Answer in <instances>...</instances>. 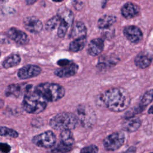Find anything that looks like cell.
<instances>
[{
	"label": "cell",
	"instance_id": "6da1fadb",
	"mask_svg": "<svg viewBox=\"0 0 153 153\" xmlns=\"http://www.w3.org/2000/svg\"><path fill=\"white\" fill-rule=\"evenodd\" d=\"M101 99L108 109L116 112L126 109L131 101L129 93L122 87L111 88L106 90L102 94Z\"/></svg>",
	"mask_w": 153,
	"mask_h": 153
},
{
	"label": "cell",
	"instance_id": "7a4b0ae2",
	"mask_svg": "<svg viewBox=\"0 0 153 153\" xmlns=\"http://www.w3.org/2000/svg\"><path fill=\"white\" fill-rule=\"evenodd\" d=\"M47 100L35 89H32V85H28L24 94L22 107L25 111L30 114H39L46 108Z\"/></svg>",
	"mask_w": 153,
	"mask_h": 153
},
{
	"label": "cell",
	"instance_id": "3957f363",
	"mask_svg": "<svg viewBox=\"0 0 153 153\" xmlns=\"http://www.w3.org/2000/svg\"><path fill=\"white\" fill-rule=\"evenodd\" d=\"M35 89L47 102L57 101L62 99L65 94V90L63 87L56 83H41L38 85Z\"/></svg>",
	"mask_w": 153,
	"mask_h": 153
},
{
	"label": "cell",
	"instance_id": "277c9868",
	"mask_svg": "<svg viewBox=\"0 0 153 153\" xmlns=\"http://www.w3.org/2000/svg\"><path fill=\"white\" fill-rule=\"evenodd\" d=\"M78 123L76 115L71 112H61L53 117L50 121V126L55 130H72Z\"/></svg>",
	"mask_w": 153,
	"mask_h": 153
},
{
	"label": "cell",
	"instance_id": "5b68a950",
	"mask_svg": "<svg viewBox=\"0 0 153 153\" xmlns=\"http://www.w3.org/2000/svg\"><path fill=\"white\" fill-rule=\"evenodd\" d=\"M76 116L85 128L92 127L96 122V114L93 108L88 105H79L76 108Z\"/></svg>",
	"mask_w": 153,
	"mask_h": 153
},
{
	"label": "cell",
	"instance_id": "8992f818",
	"mask_svg": "<svg viewBox=\"0 0 153 153\" xmlns=\"http://www.w3.org/2000/svg\"><path fill=\"white\" fill-rule=\"evenodd\" d=\"M57 15L60 17V22L57 29V35L60 38H63L68 29L72 25L74 16L72 11L66 7L59 9Z\"/></svg>",
	"mask_w": 153,
	"mask_h": 153
},
{
	"label": "cell",
	"instance_id": "52a82bcc",
	"mask_svg": "<svg viewBox=\"0 0 153 153\" xmlns=\"http://www.w3.org/2000/svg\"><path fill=\"white\" fill-rule=\"evenodd\" d=\"M124 141V134L121 131H117L106 137L103 144L105 149L108 151H115L122 146Z\"/></svg>",
	"mask_w": 153,
	"mask_h": 153
},
{
	"label": "cell",
	"instance_id": "ba28073f",
	"mask_svg": "<svg viewBox=\"0 0 153 153\" xmlns=\"http://www.w3.org/2000/svg\"><path fill=\"white\" fill-rule=\"evenodd\" d=\"M32 141L37 146L48 148L54 145L56 137L53 131L48 130L33 136Z\"/></svg>",
	"mask_w": 153,
	"mask_h": 153
},
{
	"label": "cell",
	"instance_id": "9c48e42d",
	"mask_svg": "<svg viewBox=\"0 0 153 153\" xmlns=\"http://www.w3.org/2000/svg\"><path fill=\"white\" fill-rule=\"evenodd\" d=\"M123 33L127 39L132 43L139 42L143 37L141 30L134 25L126 26L123 29Z\"/></svg>",
	"mask_w": 153,
	"mask_h": 153
},
{
	"label": "cell",
	"instance_id": "30bf717a",
	"mask_svg": "<svg viewBox=\"0 0 153 153\" xmlns=\"http://www.w3.org/2000/svg\"><path fill=\"white\" fill-rule=\"evenodd\" d=\"M41 72L40 67L34 65H27L21 68L17 73L20 79H26L38 76Z\"/></svg>",
	"mask_w": 153,
	"mask_h": 153
},
{
	"label": "cell",
	"instance_id": "8fae6325",
	"mask_svg": "<svg viewBox=\"0 0 153 153\" xmlns=\"http://www.w3.org/2000/svg\"><path fill=\"white\" fill-rule=\"evenodd\" d=\"M23 25L27 30L34 33L40 32L43 27L41 21L35 16H28L25 18Z\"/></svg>",
	"mask_w": 153,
	"mask_h": 153
},
{
	"label": "cell",
	"instance_id": "7c38bea8",
	"mask_svg": "<svg viewBox=\"0 0 153 153\" xmlns=\"http://www.w3.org/2000/svg\"><path fill=\"white\" fill-rule=\"evenodd\" d=\"M7 35L17 44L24 45L29 42V38L26 33L16 27H11L7 31Z\"/></svg>",
	"mask_w": 153,
	"mask_h": 153
},
{
	"label": "cell",
	"instance_id": "4fadbf2b",
	"mask_svg": "<svg viewBox=\"0 0 153 153\" xmlns=\"http://www.w3.org/2000/svg\"><path fill=\"white\" fill-rule=\"evenodd\" d=\"M153 59V56L149 52L141 51L139 53L135 59V65L140 69L148 68L151 63Z\"/></svg>",
	"mask_w": 153,
	"mask_h": 153
},
{
	"label": "cell",
	"instance_id": "5bb4252c",
	"mask_svg": "<svg viewBox=\"0 0 153 153\" xmlns=\"http://www.w3.org/2000/svg\"><path fill=\"white\" fill-rule=\"evenodd\" d=\"M121 13L122 16L126 19H132L139 14L140 8L137 5L128 2L123 5L121 10Z\"/></svg>",
	"mask_w": 153,
	"mask_h": 153
},
{
	"label": "cell",
	"instance_id": "9a60e30c",
	"mask_svg": "<svg viewBox=\"0 0 153 153\" xmlns=\"http://www.w3.org/2000/svg\"><path fill=\"white\" fill-rule=\"evenodd\" d=\"M78 65L73 62H71L65 66L57 69L54 71V74L60 78L70 77L74 75L78 71Z\"/></svg>",
	"mask_w": 153,
	"mask_h": 153
},
{
	"label": "cell",
	"instance_id": "2e32d148",
	"mask_svg": "<svg viewBox=\"0 0 153 153\" xmlns=\"http://www.w3.org/2000/svg\"><path fill=\"white\" fill-rule=\"evenodd\" d=\"M141 126V121L139 118L134 116L127 117L122 123L123 130L127 132H134Z\"/></svg>",
	"mask_w": 153,
	"mask_h": 153
},
{
	"label": "cell",
	"instance_id": "e0dca14e",
	"mask_svg": "<svg viewBox=\"0 0 153 153\" xmlns=\"http://www.w3.org/2000/svg\"><path fill=\"white\" fill-rule=\"evenodd\" d=\"M104 48V41L102 38H95L91 40L88 44L87 51L91 56L100 54Z\"/></svg>",
	"mask_w": 153,
	"mask_h": 153
},
{
	"label": "cell",
	"instance_id": "ac0fdd59",
	"mask_svg": "<svg viewBox=\"0 0 153 153\" xmlns=\"http://www.w3.org/2000/svg\"><path fill=\"white\" fill-rule=\"evenodd\" d=\"M27 85L23 86L19 84H10L5 89V94L7 97L14 98L19 97L23 93L25 94V91H26Z\"/></svg>",
	"mask_w": 153,
	"mask_h": 153
},
{
	"label": "cell",
	"instance_id": "d6986e66",
	"mask_svg": "<svg viewBox=\"0 0 153 153\" xmlns=\"http://www.w3.org/2000/svg\"><path fill=\"white\" fill-rule=\"evenodd\" d=\"M87 28L85 25L81 22H76L74 23L71 32L70 37L75 39L81 37L86 36Z\"/></svg>",
	"mask_w": 153,
	"mask_h": 153
},
{
	"label": "cell",
	"instance_id": "ffe728a7",
	"mask_svg": "<svg viewBox=\"0 0 153 153\" xmlns=\"http://www.w3.org/2000/svg\"><path fill=\"white\" fill-rule=\"evenodd\" d=\"M117 21V17L112 15H104L97 21V26L101 29H106L112 26Z\"/></svg>",
	"mask_w": 153,
	"mask_h": 153
},
{
	"label": "cell",
	"instance_id": "44dd1931",
	"mask_svg": "<svg viewBox=\"0 0 153 153\" xmlns=\"http://www.w3.org/2000/svg\"><path fill=\"white\" fill-rule=\"evenodd\" d=\"M117 59L112 56L101 57L97 63V68L100 70L108 69L114 66L117 63Z\"/></svg>",
	"mask_w": 153,
	"mask_h": 153
},
{
	"label": "cell",
	"instance_id": "7402d4cb",
	"mask_svg": "<svg viewBox=\"0 0 153 153\" xmlns=\"http://www.w3.org/2000/svg\"><path fill=\"white\" fill-rule=\"evenodd\" d=\"M87 42L86 36L74 39L69 44V50L72 52H78L82 50Z\"/></svg>",
	"mask_w": 153,
	"mask_h": 153
},
{
	"label": "cell",
	"instance_id": "603a6c76",
	"mask_svg": "<svg viewBox=\"0 0 153 153\" xmlns=\"http://www.w3.org/2000/svg\"><path fill=\"white\" fill-rule=\"evenodd\" d=\"M21 60L20 56L17 54H12L8 56L2 62L4 68L8 69L18 65Z\"/></svg>",
	"mask_w": 153,
	"mask_h": 153
},
{
	"label": "cell",
	"instance_id": "cb8c5ba5",
	"mask_svg": "<svg viewBox=\"0 0 153 153\" xmlns=\"http://www.w3.org/2000/svg\"><path fill=\"white\" fill-rule=\"evenodd\" d=\"M60 142L67 145L72 146L74 142V138L71 130H63L60 135Z\"/></svg>",
	"mask_w": 153,
	"mask_h": 153
},
{
	"label": "cell",
	"instance_id": "d4e9b609",
	"mask_svg": "<svg viewBox=\"0 0 153 153\" xmlns=\"http://www.w3.org/2000/svg\"><path fill=\"white\" fill-rule=\"evenodd\" d=\"M153 101V89H151L146 91L142 96L140 104L139 105L143 109H145L146 106H148L150 103Z\"/></svg>",
	"mask_w": 153,
	"mask_h": 153
},
{
	"label": "cell",
	"instance_id": "484cf974",
	"mask_svg": "<svg viewBox=\"0 0 153 153\" xmlns=\"http://www.w3.org/2000/svg\"><path fill=\"white\" fill-rule=\"evenodd\" d=\"M0 136L16 138L18 137L19 134L16 130L12 128H8L7 127L0 126Z\"/></svg>",
	"mask_w": 153,
	"mask_h": 153
},
{
	"label": "cell",
	"instance_id": "4316f807",
	"mask_svg": "<svg viewBox=\"0 0 153 153\" xmlns=\"http://www.w3.org/2000/svg\"><path fill=\"white\" fill-rule=\"evenodd\" d=\"M60 17L58 15L55 16L49 19L45 24V29L48 31H51L56 29L57 25H59Z\"/></svg>",
	"mask_w": 153,
	"mask_h": 153
},
{
	"label": "cell",
	"instance_id": "83f0119b",
	"mask_svg": "<svg viewBox=\"0 0 153 153\" xmlns=\"http://www.w3.org/2000/svg\"><path fill=\"white\" fill-rule=\"evenodd\" d=\"M72 149V146H67L62 142H60L55 148L51 150L53 152H69Z\"/></svg>",
	"mask_w": 153,
	"mask_h": 153
},
{
	"label": "cell",
	"instance_id": "f1b7e54d",
	"mask_svg": "<svg viewBox=\"0 0 153 153\" xmlns=\"http://www.w3.org/2000/svg\"><path fill=\"white\" fill-rule=\"evenodd\" d=\"M99 151L98 148L94 145H91L83 148L81 150V152L82 153H94L97 152Z\"/></svg>",
	"mask_w": 153,
	"mask_h": 153
},
{
	"label": "cell",
	"instance_id": "f546056e",
	"mask_svg": "<svg viewBox=\"0 0 153 153\" xmlns=\"http://www.w3.org/2000/svg\"><path fill=\"white\" fill-rule=\"evenodd\" d=\"M11 150V147L7 143H0V151L4 153L9 152Z\"/></svg>",
	"mask_w": 153,
	"mask_h": 153
},
{
	"label": "cell",
	"instance_id": "4dcf8cb0",
	"mask_svg": "<svg viewBox=\"0 0 153 153\" xmlns=\"http://www.w3.org/2000/svg\"><path fill=\"white\" fill-rule=\"evenodd\" d=\"M70 63H71V61L68 59H60L57 62V63L60 67H63V66H65L69 65Z\"/></svg>",
	"mask_w": 153,
	"mask_h": 153
},
{
	"label": "cell",
	"instance_id": "1f68e13d",
	"mask_svg": "<svg viewBox=\"0 0 153 153\" xmlns=\"http://www.w3.org/2000/svg\"><path fill=\"white\" fill-rule=\"evenodd\" d=\"M37 0H25L26 4L27 5H31L33 4V3H35Z\"/></svg>",
	"mask_w": 153,
	"mask_h": 153
},
{
	"label": "cell",
	"instance_id": "d6a6232c",
	"mask_svg": "<svg viewBox=\"0 0 153 153\" xmlns=\"http://www.w3.org/2000/svg\"><path fill=\"white\" fill-rule=\"evenodd\" d=\"M148 114H153V105L149 108V109L148 110Z\"/></svg>",
	"mask_w": 153,
	"mask_h": 153
},
{
	"label": "cell",
	"instance_id": "836d02e7",
	"mask_svg": "<svg viewBox=\"0 0 153 153\" xmlns=\"http://www.w3.org/2000/svg\"><path fill=\"white\" fill-rule=\"evenodd\" d=\"M4 104V101H3L2 100L0 99V108H2V107L3 106Z\"/></svg>",
	"mask_w": 153,
	"mask_h": 153
},
{
	"label": "cell",
	"instance_id": "e575fe53",
	"mask_svg": "<svg viewBox=\"0 0 153 153\" xmlns=\"http://www.w3.org/2000/svg\"><path fill=\"white\" fill-rule=\"evenodd\" d=\"M9 0H0V1L1 2H2V3H5V2H7V1H8Z\"/></svg>",
	"mask_w": 153,
	"mask_h": 153
},
{
	"label": "cell",
	"instance_id": "d590c367",
	"mask_svg": "<svg viewBox=\"0 0 153 153\" xmlns=\"http://www.w3.org/2000/svg\"><path fill=\"white\" fill-rule=\"evenodd\" d=\"M53 1H54V2H61V1H62L63 0H53Z\"/></svg>",
	"mask_w": 153,
	"mask_h": 153
},
{
	"label": "cell",
	"instance_id": "8d00e7d4",
	"mask_svg": "<svg viewBox=\"0 0 153 153\" xmlns=\"http://www.w3.org/2000/svg\"><path fill=\"white\" fill-rule=\"evenodd\" d=\"M0 55H1V51H0Z\"/></svg>",
	"mask_w": 153,
	"mask_h": 153
}]
</instances>
